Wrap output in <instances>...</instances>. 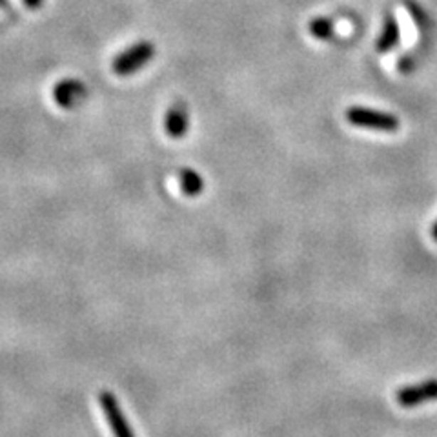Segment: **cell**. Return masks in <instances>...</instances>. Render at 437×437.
Returning a JSON list of instances; mask_svg holds the SVG:
<instances>
[{
    "mask_svg": "<svg viewBox=\"0 0 437 437\" xmlns=\"http://www.w3.org/2000/svg\"><path fill=\"white\" fill-rule=\"evenodd\" d=\"M9 2H15V0H9Z\"/></svg>",
    "mask_w": 437,
    "mask_h": 437,
    "instance_id": "12",
    "label": "cell"
},
{
    "mask_svg": "<svg viewBox=\"0 0 437 437\" xmlns=\"http://www.w3.org/2000/svg\"><path fill=\"white\" fill-rule=\"evenodd\" d=\"M99 403L102 409L104 416L107 419V425L112 428L113 436L115 437H135L132 426H130L128 419L122 414L120 403L112 392H100L99 394Z\"/></svg>",
    "mask_w": 437,
    "mask_h": 437,
    "instance_id": "3",
    "label": "cell"
},
{
    "mask_svg": "<svg viewBox=\"0 0 437 437\" xmlns=\"http://www.w3.org/2000/svg\"><path fill=\"white\" fill-rule=\"evenodd\" d=\"M155 55V46L148 41L137 42L132 48L124 50L119 57H115L112 68L113 73L120 75V77H128V75L135 73L140 68L146 66Z\"/></svg>",
    "mask_w": 437,
    "mask_h": 437,
    "instance_id": "2",
    "label": "cell"
},
{
    "mask_svg": "<svg viewBox=\"0 0 437 437\" xmlns=\"http://www.w3.org/2000/svg\"><path fill=\"white\" fill-rule=\"evenodd\" d=\"M24 4L28 6L29 9H37L38 6L42 4V0H24Z\"/></svg>",
    "mask_w": 437,
    "mask_h": 437,
    "instance_id": "10",
    "label": "cell"
},
{
    "mask_svg": "<svg viewBox=\"0 0 437 437\" xmlns=\"http://www.w3.org/2000/svg\"><path fill=\"white\" fill-rule=\"evenodd\" d=\"M310 33L312 37L319 38V41H326L334 35V22L326 17H317L310 22Z\"/></svg>",
    "mask_w": 437,
    "mask_h": 437,
    "instance_id": "9",
    "label": "cell"
},
{
    "mask_svg": "<svg viewBox=\"0 0 437 437\" xmlns=\"http://www.w3.org/2000/svg\"><path fill=\"white\" fill-rule=\"evenodd\" d=\"M86 97V88L79 80H62L53 88V99L60 107H73Z\"/></svg>",
    "mask_w": 437,
    "mask_h": 437,
    "instance_id": "5",
    "label": "cell"
},
{
    "mask_svg": "<svg viewBox=\"0 0 437 437\" xmlns=\"http://www.w3.org/2000/svg\"><path fill=\"white\" fill-rule=\"evenodd\" d=\"M401 38V31H399V24H397L396 17L394 15H386L383 22V31H381L379 38H377L376 50L379 53H386V51L394 50L397 44H399Z\"/></svg>",
    "mask_w": 437,
    "mask_h": 437,
    "instance_id": "7",
    "label": "cell"
},
{
    "mask_svg": "<svg viewBox=\"0 0 437 437\" xmlns=\"http://www.w3.org/2000/svg\"><path fill=\"white\" fill-rule=\"evenodd\" d=\"M437 399V379H426L423 383L409 384L397 390L396 401L403 409H414L423 403Z\"/></svg>",
    "mask_w": 437,
    "mask_h": 437,
    "instance_id": "4",
    "label": "cell"
},
{
    "mask_svg": "<svg viewBox=\"0 0 437 437\" xmlns=\"http://www.w3.org/2000/svg\"><path fill=\"white\" fill-rule=\"evenodd\" d=\"M432 237L437 241V223H436V226H433V230H432Z\"/></svg>",
    "mask_w": 437,
    "mask_h": 437,
    "instance_id": "11",
    "label": "cell"
},
{
    "mask_svg": "<svg viewBox=\"0 0 437 437\" xmlns=\"http://www.w3.org/2000/svg\"><path fill=\"white\" fill-rule=\"evenodd\" d=\"M179 182H181V190L186 197H197L204 190V181L201 175L191 168L181 169L179 174Z\"/></svg>",
    "mask_w": 437,
    "mask_h": 437,
    "instance_id": "8",
    "label": "cell"
},
{
    "mask_svg": "<svg viewBox=\"0 0 437 437\" xmlns=\"http://www.w3.org/2000/svg\"><path fill=\"white\" fill-rule=\"evenodd\" d=\"M188 124H190L188 110H186V106L182 102H175L174 106L169 107V112L166 113L164 128L168 137H172V139H182V137L188 133Z\"/></svg>",
    "mask_w": 437,
    "mask_h": 437,
    "instance_id": "6",
    "label": "cell"
},
{
    "mask_svg": "<svg viewBox=\"0 0 437 437\" xmlns=\"http://www.w3.org/2000/svg\"><path fill=\"white\" fill-rule=\"evenodd\" d=\"M347 120L357 128L376 130V132L394 133L399 130V119L392 113L379 112L364 106H352L347 110Z\"/></svg>",
    "mask_w": 437,
    "mask_h": 437,
    "instance_id": "1",
    "label": "cell"
}]
</instances>
